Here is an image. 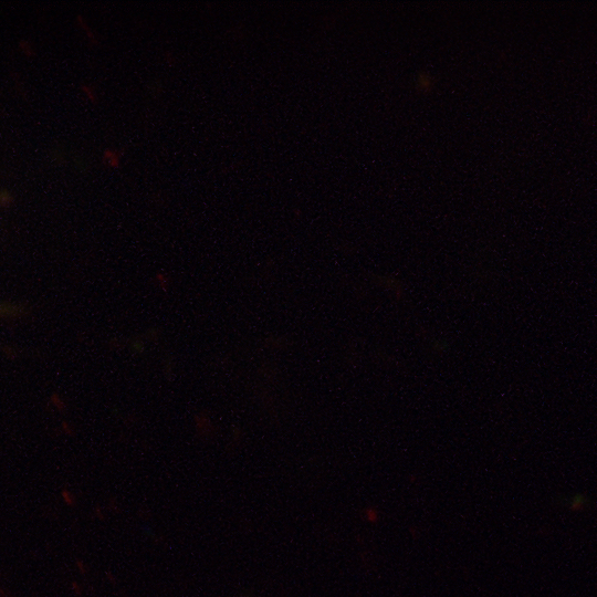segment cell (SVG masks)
I'll return each instance as SVG.
<instances>
[{
  "instance_id": "cell-1",
  "label": "cell",
  "mask_w": 597,
  "mask_h": 597,
  "mask_svg": "<svg viewBox=\"0 0 597 597\" xmlns=\"http://www.w3.org/2000/svg\"><path fill=\"white\" fill-rule=\"evenodd\" d=\"M103 161L106 166L116 168L121 163V155L116 150L106 149L103 154Z\"/></svg>"
},
{
  "instance_id": "cell-2",
  "label": "cell",
  "mask_w": 597,
  "mask_h": 597,
  "mask_svg": "<svg viewBox=\"0 0 597 597\" xmlns=\"http://www.w3.org/2000/svg\"><path fill=\"white\" fill-rule=\"evenodd\" d=\"M584 503H585V502H584V496H583V495L575 496V498L573 499V502H572V504H570V507H572L573 510H580L582 506L584 505Z\"/></svg>"
}]
</instances>
